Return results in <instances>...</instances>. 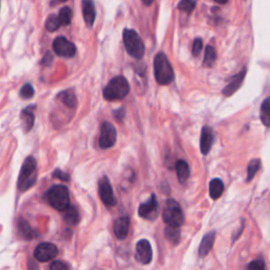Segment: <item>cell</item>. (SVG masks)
<instances>
[{
    "instance_id": "cell-1",
    "label": "cell",
    "mask_w": 270,
    "mask_h": 270,
    "mask_svg": "<svg viewBox=\"0 0 270 270\" xmlns=\"http://www.w3.org/2000/svg\"><path fill=\"white\" fill-rule=\"evenodd\" d=\"M154 76L162 86H168L174 80V71L166 54L158 53L154 57Z\"/></svg>"
},
{
    "instance_id": "cell-2",
    "label": "cell",
    "mask_w": 270,
    "mask_h": 270,
    "mask_svg": "<svg viewBox=\"0 0 270 270\" xmlns=\"http://www.w3.org/2000/svg\"><path fill=\"white\" fill-rule=\"evenodd\" d=\"M37 180V162L34 158L28 156L22 164L20 174L18 178V189L26 191L32 188Z\"/></svg>"
},
{
    "instance_id": "cell-3",
    "label": "cell",
    "mask_w": 270,
    "mask_h": 270,
    "mask_svg": "<svg viewBox=\"0 0 270 270\" xmlns=\"http://www.w3.org/2000/svg\"><path fill=\"white\" fill-rule=\"evenodd\" d=\"M130 91L128 80L124 76H116L112 78L104 89V98L107 100H118L126 98Z\"/></svg>"
},
{
    "instance_id": "cell-4",
    "label": "cell",
    "mask_w": 270,
    "mask_h": 270,
    "mask_svg": "<svg viewBox=\"0 0 270 270\" xmlns=\"http://www.w3.org/2000/svg\"><path fill=\"white\" fill-rule=\"evenodd\" d=\"M49 204L56 210L64 211L70 207L69 190L62 185H55L48 190L46 196Z\"/></svg>"
},
{
    "instance_id": "cell-5",
    "label": "cell",
    "mask_w": 270,
    "mask_h": 270,
    "mask_svg": "<svg viewBox=\"0 0 270 270\" xmlns=\"http://www.w3.org/2000/svg\"><path fill=\"white\" fill-rule=\"evenodd\" d=\"M124 44L128 54L134 58L142 60L144 55V44L136 31L126 28L124 31Z\"/></svg>"
},
{
    "instance_id": "cell-6",
    "label": "cell",
    "mask_w": 270,
    "mask_h": 270,
    "mask_svg": "<svg viewBox=\"0 0 270 270\" xmlns=\"http://www.w3.org/2000/svg\"><path fill=\"white\" fill-rule=\"evenodd\" d=\"M162 220L167 226L180 227L184 224V214L176 200H168L162 211Z\"/></svg>"
},
{
    "instance_id": "cell-7",
    "label": "cell",
    "mask_w": 270,
    "mask_h": 270,
    "mask_svg": "<svg viewBox=\"0 0 270 270\" xmlns=\"http://www.w3.org/2000/svg\"><path fill=\"white\" fill-rule=\"evenodd\" d=\"M118 138V132L113 124L109 122H104L100 128V147L102 149H109L113 147Z\"/></svg>"
},
{
    "instance_id": "cell-8",
    "label": "cell",
    "mask_w": 270,
    "mask_h": 270,
    "mask_svg": "<svg viewBox=\"0 0 270 270\" xmlns=\"http://www.w3.org/2000/svg\"><path fill=\"white\" fill-rule=\"evenodd\" d=\"M98 192L100 200L104 204L108 207L115 206L118 202L116 198L114 196V192L111 186V182L107 176H102L98 182Z\"/></svg>"
},
{
    "instance_id": "cell-9",
    "label": "cell",
    "mask_w": 270,
    "mask_h": 270,
    "mask_svg": "<svg viewBox=\"0 0 270 270\" xmlns=\"http://www.w3.org/2000/svg\"><path fill=\"white\" fill-rule=\"evenodd\" d=\"M57 254H58V249L52 243H42L34 250L35 258L42 263L51 261L57 256Z\"/></svg>"
},
{
    "instance_id": "cell-10",
    "label": "cell",
    "mask_w": 270,
    "mask_h": 270,
    "mask_svg": "<svg viewBox=\"0 0 270 270\" xmlns=\"http://www.w3.org/2000/svg\"><path fill=\"white\" fill-rule=\"evenodd\" d=\"M138 216L150 220H153L154 218H158V202L156 194H152L148 200L142 202L138 207Z\"/></svg>"
},
{
    "instance_id": "cell-11",
    "label": "cell",
    "mask_w": 270,
    "mask_h": 270,
    "mask_svg": "<svg viewBox=\"0 0 270 270\" xmlns=\"http://www.w3.org/2000/svg\"><path fill=\"white\" fill-rule=\"evenodd\" d=\"M54 52L62 57H73L76 53V48L74 44L69 42L66 37H57L53 42Z\"/></svg>"
},
{
    "instance_id": "cell-12",
    "label": "cell",
    "mask_w": 270,
    "mask_h": 270,
    "mask_svg": "<svg viewBox=\"0 0 270 270\" xmlns=\"http://www.w3.org/2000/svg\"><path fill=\"white\" fill-rule=\"evenodd\" d=\"M152 248L147 240H140L136 244V250H135V258L136 261L142 265H147L152 261Z\"/></svg>"
},
{
    "instance_id": "cell-13",
    "label": "cell",
    "mask_w": 270,
    "mask_h": 270,
    "mask_svg": "<svg viewBox=\"0 0 270 270\" xmlns=\"http://www.w3.org/2000/svg\"><path fill=\"white\" fill-rule=\"evenodd\" d=\"M214 142V132L210 127L204 126L202 129V135H200V151L204 156L210 152L212 146Z\"/></svg>"
},
{
    "instance_id": "cell-14",
    "label": "cell",
    "mask_w": 270,
    "mask_h": 270,
    "mask_svg": "<svg viewBox=\"0 0 270 270\" xmlns=\"http://www.w3.org/2000/svg\"><path fill=\"white\" fill-rule=\"evenodd\" d=\"M129 228H130V218L127 216H120L114 222L113 231L114 234L116 236L118 240H124L127 238L129 234Z\"/></svg>"
},
{
    "instance_id": "cell-15",
    "label": "cell",
    "mask_w": 270,
    "mask_h": 270,
    "mask_svg": "<svg viewBox=\"0 0 270 270\" xmlns=\"http://www.w3.org/2000/svg\"><path fill=\"white\" fill-rule=\"evenodd\" d=\"M246 75V69H243L240 73H238L231 82L223 89V94L225 96H231L234 95L242 86Z\"/></svg>"
},
{
    "instance_id": "cell-16",
    "label": "cell",
    "mask_w": 270,
    "mask_h": 270,
    "mask_svg": "<svg viewBox=\"0 0 270 270\" xmlns=\"http://www.w3.org/2000/svg\"><path fill=\"white\" fill-rule=\"evenodd\" d=\"M82 16H84L86 24L89 28H92L95 22V17H96L93 0H82Z\"/></svg>"
},
{
    "instance_id": "cell-17",
    "label": "cell",
    "mask_w": 270,
    "mask_h": 270,
    "mask_svg": "<svg viewBox=\"0 0 270 270\" xmlns=\"http://www.w3.org/2000/svg\"><path fill=\"white\" fill-rule=\"evenodd\" d=\"M216 231H210L207 234L202 238L200 248H198V256L200 258H205L209 252L210 250L214 247V240H216Z\"/></svg>"
},
{
    "instance_id": "cell-18",
    "label": "cell",
    "mask_w": 270,
    "mask_h": 270,
    "mask_svg": "<svg viewBox=\"0 0 270 270\" xmlns=\"http://www.w3.org/2000/svg\"><path fill=\"white\" fill-rule=\"evenodd\" d=\"M34 109H35V106H30V107L24 109L22 112V120L24 122L26 131H30L34 124V122H35Z\"/></svg>"
},
{
    "instance_id": "cell-19",
    "label": "cell",
    "mask_w": 270,
    "mask_h": 270,
    "mask_svg": "<svg viewBox=\"0 0 270 270\" xmlns=\"http://www.w3.org/2000/svg\"><path fill=\"white\" fill-rule=\"evenodd\" d=\"M176 169V174H178V180L180 182H185L190 176V167L188 165V162L182 160H178Z\"/></svg>"
},
{
    "instance_id": "cell-20",
    "label": "cell",
    "mask_w": 270,
    "mask_h": 270,
    "mask_svg": "<svg viewBox=\"0 0 270 270\" xmlns=\"http://www.w3.org/2000/svg\"><path fill=\"white\" fill-rule=\"evenodd\" d=\"M223 191H224V182H222V180L214 178L210 182L209 194H210L211 198L218 200V198H220Z\"/></svg>"
},
{
    "instance_id": "cell-21",
    "label": "cell",
    "mask_w": 270,
    "mask_h": 270,
    "mask_svg": "<svg viewBox=\"0 0 270 270\" xmlns=\"http://www.w3.org/2000/svg\"><path fill=\"white\" fill-rule=\"evenodd\" d=\"M165 236L169 242L173 245H178L180 240V227H173L167 226L165 229Z\"/></svg>"
},
{
    "instance_id": "cell-22",
    "label": "cell",
    "mask_w": 270,
    "mask_h": 270,
    "mask_svg": "<svg viewBox=\"0 0 270 270\" xmlns=\"http://www.w3.org/2000/svg\"><path fill=\"white\" fill-rule=\"evenodd\" d=\"M260 118L266 127H270V98L263 102L261 111H260Z\"/></svg>"
},
{
    "instance_id": "cell-23",
    "label": "cell",
    "mask_w": 270,
    "mask_h": 270,
    "mask_svg": "<svg viewBox=\"0 0 270 270\" xmlns=\"http://www.w3.org/2000/svg\"><path fill=\"white\" fill-rule=\"evenodd\" d=\"M62 26V24L58 19V16L55 14H51L49 17H48L46 22V28L49 32H55L58 30V28Z\"/></svg>"
},
{
    "instance_id": "cell-24",
    "label": "cell",
    "mask_w": 270,
    "mask_h": 270,
    "mask_svg": "<svg viewBox=\"0 0 270 270\" xmlns=\"http://www.w3.org/2000/svg\"><path fill=\"white\" fill-rule=\"evenodd\" d=\"M216 60V51L212 46H208L205 51V57H204V66H212Z\"/></svg>"
},
{
    "instance_id": "cell-25",
    "label": "cell",
    "mask_w": 270,
    "mask_h": 270,
    "mask_svg": "<svg viewBox=\"0 0 270 270\" xmlns=\"http://www.w3.org/2000/svg\"><path fill=\"white\" fill-rule=\"evenodd\" d=\"M57 16H58L62 26H69L72 20V10L69 6H64L60 10V14Z\"/></svg>"
},
{
    "instance_id": "cell-26",
    "label": "cell",
    "mask_w": 270,
    "mask_h": 270,
    "mask_svg": "<svg viewBox=\"0 0 270 270\" xmlns=\"http://www.w3.org/2000/svg\"><path fill=\"white\" fill-rule=\"evenodd\" d=\"M64 211H66L64 220L68 222V223L71 224V225H75V224L78 223L80 216H78V212H77V210L74 207H69Z\"/></svg>"
},
{
    "instance_id": "cell-27",
    "label": "cell",
    "mask_w": 270,
    "mask_h": 270,
    "mask_svg": "<svg viewBox=\"0 0 270 270\" xmlns=\"http://www.w3.org/2000/svg\"><path fill=\"white\" fill-rule=\"evenodd\" d=\"M261 168V160H252V162H249V165H248V168H247V180H252L254 176H256V173L258 171V169Z\"/></svg>"
},
{
    "instance_id": "cell-28",
    "label": "cell",
    "mask_w": 270,
    "mask_h": 270,
    "mask_svg": "<svg viewBox=\"0 0 270 270\" xmlns=\"http://www.w3.org/2000/svg\"><path fill=\"white\" fill-rule=\"evenodd\" d=\"M60 98L64 102V104H66L68 106V107L74 108L76 106V96L71 90L62 92V94L60 95Z\"/></svg>"
},
{
    "instance_id": "cell-29",
    "label": "cell",
    "mask_w": 270,
    "mask_h": 270,
    "mask_svg": "<svg viewBox=\"0 0 270 270\" xmlns=\"http://www.w3.org/2000/svg\"><path fill=\"white\" fill-rule=\"evenodd\" d=\"M19 231H20V234L24 236V238L26 240H31L34 238L35 234L34 231L31 229L30 225L28 224V222L26 220H19Z\"/></svg>"
},
{
    "instance_id": "cell-30",
    "label": "cell",
    "mask_w": 270,
    "mask_h": 270,
    "mask_svg": "<svg viewBox=\"0 0 270 270\" xmlns=\"http://www.w3.org/2000/svg\"><path fill=\"white\" fill-rule=\"evenodd\" d=\"M196 8V2L194 0H180V4H178V8L182 12L191 13Z\"/></svg>"
},
{
    "instance_id": "cell-31",
    "label": "cell",
    "mask_w": 270,
    "mask_h": 270,
    "mask_svg": "<svg viewBox=\"0 0 270 270\" xmlns=\"http://www.w3.org/2000/svg\"><path fill=\"white\" fill-rule=\"evenodd\" d=\"M20 96L22 98H26V100H30L34 96V89L33 86L30 84H24L22 90H20Z\"/></svg>"
},
{
    "instance_id": "cell-32",
    "label": "cell",
    "mask_w": 270,
    "mask_h": 270,
    "mask_svg": "<svg viewBox=\"0 0 270 270\" xmlns=\"http://www.w3.org/2000/svg\"><path fill=\"white\" fill-rule=\"evenodd\" d=\"M202 42L200 38H196L194 42V46H192V54L196 57L198 56L200 53L202 52Z\"/></svg>"
},
{
    "instance_id": "cell-33",
    "label": "cell",
    "mask_w": 270,
    "mask_h": 270,
    "mask_svg": "<svg viewBox=\"0 0 270 270\" xmlns=\"http://www.w3.org/2000/svg\"><path fill=\"white\" fill-rule=\"evenodd\" d=\"M265 267L266 265L262 260H254V261H252L247 266L248 269H254V270H263L265 269Z\"/></svg>"
},
{
    "instance_id": "cell-34",
    "label": "cell",
    "mask_w": 270,
    "mask_h": 270,
    "mask_svg": "<svg viewBox=\"0 0 270 270\" xmlns=\"http://www.w3.org/2000/svg\"><path fill=\"white\" fill-rule=\"evenodd\" d=\"M50 268L52 270H62V269H68L69 268V265H66V263L64 262H60V261H55L51 264Z\"/></svg>"
},
{
    "instance_id": "cell-35",
    "label": "cell",
    "mask_w": 270,
    "mask_h": 270,
    "mask_svg": "<svg viewBox=\"0 0 270 270\" xmlns=\"http://www.w3.org/2000/svg\"><path fill=\"white\" fill-rule=\"evenodd\" d=\"M53 176H55V178H60V180H70V176L69 174H68V173H64V172H62V170H60V169H57L56 171H54V173H53Z\"/></svg>"
},
{
    "instance_id": "cell-36",
    "label": "cell",
    "mask_w": 270,
    "mask_h": 270,
    "mask_svg": "<svg viewBox=\"0 0 270 270\" xmlns=\"http://www.w3.org/2000/svg\"><path fill=\"white\" fill-rule=\"evenodd\" d=\"M113 114H114L115 118H116L118 120H122L124 118V109L120 108V109H118L116 111H114Z\"/></svg>"
},
{
    "instance_id": "cell-37",
    "label": "cell",
    "mask_w": 270,
    "mask_h": 270,
    "mask_svg": "<svg viewBox=\"0 0 270 270\" xmlns=\"http://www.w3.org/2000/svg\"><path fill=\"white\" fill-rule=\"evenodd\" d=\"M52 60H53L52 54L50 52H46V55H44V60H42V64L44 66H49V64H51Z\"/></svg>"
},
{
    "instance_id": "cell-38",
    "label": "cell",
    "mask_w": 270,
    "mask_h": 270,
    "mask_svg": "<svg viewBox=\"0 0 270 270\" xmlns=\"http://www.w3.org/2000/svg\"><path fill=\"white\" fill-rule=\"evenodd\" d=\"M154 0H142V2L146 6H151L153 4Z\"/></svg>"
},
{
    "instance_id": "cell-39",
    "label": "cell",
    "mask_w": 270,
    "mask_h": 270,
    "mask_svg": "<svg viewBox=\"0 0 270 270\" xmlns=\"http://www.w3.org/2000/svg\"><path fill=\"white\" fill-rule=\"evenodd\" d=\"M214 2L218 4H225L228 0H214Z\"/></svg>"
},
{
    "instance_id": "cell-40",
    "label": "cell",
    "mask_w": 270,
    "mask_h": 270,
    "mask_svg": "<svg viewBox=\"0 0 270 270\" xmlns=\"http://www.w3.org/2000/svg\"><path fill=\"white\" fill-rule=\"evenodd\" d=\"M60 2H66V0H60Z\"/></svg>"
}]
</instances>
